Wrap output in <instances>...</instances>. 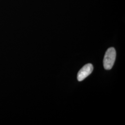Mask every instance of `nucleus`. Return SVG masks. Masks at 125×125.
I'll list each match as a JSON object with an SVG mask.
<instances>
[{"instance_id": "f03ea898", "label": "nucleus", "mask_w": 125, "mask_h": 125, "mask_svg": "<svg viewBox=\"0 0 125 125\" xmlns=\"http://www.w3.org/2000/svg\"><path fill=\"white\" fill-rule=\"evenodd\" d=\"M93 66L91 63H88L85 64L84 66L77 73V78L78 81L81 82L85 78L92 72L93 71Z\"/></svg>"}, {"instance_id": "f257e3e1", "label": "nucleus", "mask_w": 125, "mask_h": 125, "mask_svg": "<svg viewBox=\"0 0 125 125\" xmlns=\"http://www.w3.org/2000/svg\"><path fill=\"white\" fill-rule=\"evenodd\" d=\"M116 51L114 47L107 50L103 59V66L106 70H109L113 66L116 58Z\"/></svg>"}]
</instances>
